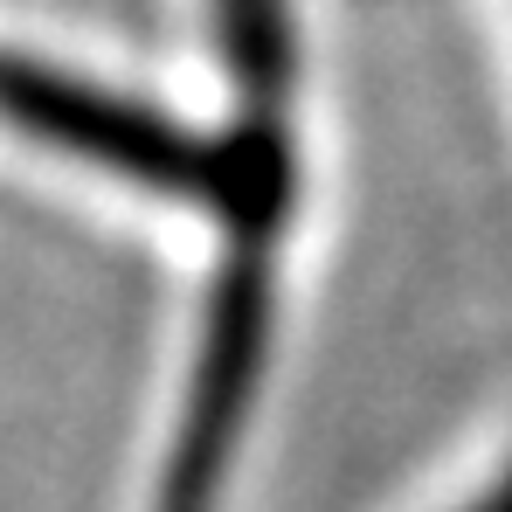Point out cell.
<instances>
[{"label":"cell","instance_id":"6da1fadb","mask_svg":"<svg viewBox=\"0 0 512 512\" xmlns=\"http://www.w3.org/2000/svg\"><path fill=\"white\" fill-rule=\"evenodd\" d=\"M0 111H7L21 132H35V139H49V146H63V153H77L90 167L125 173V180H139V187H160L173 201H215V208L229 215V201H236V187H243V153H236V146L187 139L167 118L132 111V104L70 84V77H42V70L0 63Z\"/></svg>","mask_w":512,"mask_h":512},{"label":"cell","instance_id":"7a4b0ae2","mask_svg":"<svg viewBox=\"0 0 512 512\" xmlns=\"http://www.w3.org/2000/svg\"><path fill=\"white\" fill-rule=\"evenodd\" d=\"M471 512H512V478H506V485H492V492H485Z\"/></svg>","mask_w":512,"mask_h":512}]
</instances>
